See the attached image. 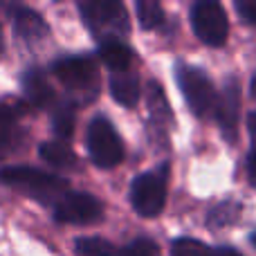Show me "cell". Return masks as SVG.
Segmentation results:
<instances>
[{
	"instance_id": "obj_1",
	"label": "cell",
	"mask_w": 256,
	"mask_h": 256,
	"mask_svg": "<svg viewBox=\"0 0 256 256\" xmlns=\"http://www.w3.org/2000/svg\"><path fill=\"white\" fill-rule=\"evenodd\" d=\"M50 70L58 79V84L68 90L74 104H90L99 97L102 76H99V68L94 58L84 56V54L63 56L54 61Z\"/></svg>"
},
{
	"instance_id": "obj_2",
	"label": "cell",
	"mask_w": 256,
	"mask_h": 256,
	"mask_svg": "<svg viewBox=\"0 0 256 256\" xmlns=\"http://www.w3.org/2000/svg\"><path fill=\"white\" fill-rule=\"evenodd\" d=\"M0 184L12 186L38 202L52 204V207L70 191L63 178L32 166H2L0 168Z\"/></svg>"
},
{
	"instance_id": "obj_3",
	"label": "cell",
	"mask_w": 256,
	"mask_h": 256,
	"mask_svg": "<svg viewBox=\"0 0 256 256\" xmlns=\"http://www.w3.org/2000/svg\"><path fill=\"white\" fill-rule=\"evenodd\" d=\"M79 12L84 18L86 27L94 38L110 43V40H122L130 32V20L128 12L117 0H104V2H79Z\"/></svg>"
},
{
	"instance_id": "obj_4",
	"label": "cell",
	"mask_w": 256,
	"mask_h": 256,
	"mask_svg": "<svg viewBox=\"0 0 256 256\" xmlns=\"http://www.w3.org/2000/svg\"><path fill=\"white\" fill-rule=\"evenodd\" d=\"M176 79L178 86L182 90L189 110L194 112L200 120L207 117H216V108H218V92L214 88V81L207 76V72L200 70L194 66H184L178 63L176 68Z\"/></svg>"
},
{
	"instance_id": "obj_5",
	"label": "cell",
	"mask_w": 256,
	"mask_h": 256,
	"mask_svg": "<svg viewBox=\"0 0 256 256\" xmlns=\"http://www.w3.org/2000/svg\"><path fill=\"white\" fill-rule=\"evenodd\" d=\"M166 180H168V164L160 171L142 173L130 184V204L140 216L155 218L164 212L166 204Z\"/></svg>"
},
{
	"instance_id": "obj_6",
	"label": "cell",
	"mask_w": 256,
	"mask_h": 256,
	"mask_svg": "<svg viewBox=\"0 0 256 256\" xmlns=\"http://www.w3.org/2000/svg\"><path fill=\"white\" fill-rule=\"evenodd\" d=\"M86 144H88L90 160L102 168H112L124 160V142L112 122L106 117H94L88 124Z\"/></svg>"
},
{
	"instance_id": "obj_7",
	"label": "cell",
	"mask_w": 256,
	"mask_h": 256,
	"mask_svg": "<svg viewBox=\"0 0 256 256\" xmlns=\"http://www.w3.org/2000/svg\"><path fill=\"white\" fill-rule=\"evenodd\" d=\"M191 27L196 36L209 48H220L225 45L230 36V20L220 2L216 0H198L191 7Z\"/></svg>"
},
{
	"instance_id": "obj_8",
	"label": "cell",
	"mask_w": 256,
	"mask_h": 256,
	"mask_svg": "<svg viewBox=\"0 0 256 256\" xmlns=\"http://www.w3.org/2000/svg\"><path fill=\"white\" fill-rule=\"evenodd\" d=\"M54 220L63 225H90L104 216V204L99 198L86 191H68L52 207Z\"/></svg>"
},
{
	"instance_id": "obj_9",
	"label": "cell",
	"mask_w": 256,
	"mask_h": 256,
	"mask_svg": "<svg viewBox=\"0 0 256 256\" xmlns=\"http://www.w3.org/2000/svg\"><path fill=\"white\" fill-rule=\"evenodd\" d=\"M238 117H240V84L236 76H230L218 94L216 122L220 126V132L227 142H236L238 135Z\"/></svg>"
},
{
	"instance_id": "obj_10",
	"label": "cell",
	"mask_w": 256,
	"mask_h": 256,
	"mask_svg": "<svg viewBox=\"0 0 256 256\" xmlns=\"http://www.w3.org/2000/svg\"><path fill=\"white\" fill-rule=\"evenodd\" d=\"M9 16H12V25L16 36L27 45H38L50 36V27L43 20L38 12L22 4H14L9 7Z\"/></svg>"
},
{
	"instance_id": "obj_11",
	"label": "cell",
	"mask_w": 256,
	"mask_h": 256,
	"mask_svg": "<svg viewBox=\"0 0 256 256\" xmlns=\"http://www.w3.org/2000/svg\"><path fill=\"white\" fill-rule=\"evenodd\" d=\"M20 86H22V92H25V102L30 104L32 108H43L52 106L56 104V97H54V90H52V84H50L48 74H45L40 68H27L25 74L20 79Z\"/></svg>"
},
{
	"instance_id": "obj_12",
	"label": "cell",
	"mask_w": 256,
	"mask_h": 256,
	"mask_svg": "<svg viewBox=\"0 0 256 256\" xmlns=\"http://www.w3.org/2000/svg\"><path fill=\"white\" fill-rule=\"evenodd\" d=\"M110 94L122 106L135 108L142 97V86H140L137 72H132V70L110 72Z\"/></svg>"
},
{
	"instance_id": "obj_13",
	"label": "cell",
	"mask_w": 256,
	"mask_h": 256,
	"mask_svg": "<svg viewBox=\"0 0 256 256\" xmlns=\"http://www.w3.org/2000/svg\"><path fill=\"white\" fill-rule=\"evenodd\" d=\"M146 99H148L150 126L162 128V130L166 132V128L173 124V112H171V108H168V102H166V97H164V90L158 81H148Z\"/></svg>"
},
{
	"instance_id": "obj_14",
	"label": "cell",
	"mask_w": 256,
	"mask_h": 256,
	"mask_svg": "<svg viewBox=\"0 0 256 256\" xmlns=\"http://www.w3.org/2000/svg\"><path fill=\"white\" fill-rule=\"evenodd\" d=\"M99 58L104 61V66L110 68L112 72H124L132 70V61H135V54L122 40H110V43H102L99 48Z\"/></svg>"
},
{
	"instance_id": "obj_15",
	"label": "cell",
	"mask_w": 256,
	"mask_h": 256,
	"mask_svg": "<svg viewBox=\"0 0 256 256\" xmlns=\"http://www.w3.org/2000/svg\"><path fill=\"white\" fill-rule=\"evenodd\" d=\"M76 124V104L72 99L56 102L52 108V130L61 142L70 140Z\"/></svg>"
},
{
	"instance_id": "obj_16",
	"label": "cell",
	"mask_w": 256,
	"mask_h": 256,
	"mask_svg": "<svg viewBox=\"0 0 256 256\" xmlns=\"http://www.w3.org/2000/svg\"><path fill=\"white\" fill-rule=\"evenodd\" d=\"M38 155L50 166L76 168V155L66 142H43V144L38 146Z\"/></svg>"
},
{
	"instance_id": "obj_17",
	"label": "cell",
	"mask_w": 256,
	"mask_h": 256,
	"mask_svg": "<svg viewBox=\"0 0 256 256\" xmlns=\"http://www.w3.org/2000/svg\"><path fill=\"white\" fill-rule=\"evenodd\" d=\"M238 218H240V204L234 202V200H222L220 204H216V207L209 212L207 225L212 227V230H222V227L234 225Z\"/></svg>"
},
{
	"instance_id": "obj_18",
	"label": "cell",
	"mask_w": 256,
	"mask_h": 256,
	"mask_svg": "<svg viewBox=\"0 0 256 256\" xmlns=\"http://www.w3.org/2000/svg\"><path fill=\"white\" fill-rule=\"evenodd\" d=\"M74 250L79 256H122V250H117L112 243L99 238V236H86L76 238Z\"/></svg>"
},
{
	"instance_id": "obj_19",
	"label": "cell",
	"mask_w": 256,
	"mask_h": 256,
	"mask_svg": "<svg viewBox=\"0 0 256 256\" xmlns=\"http://www.w3.org/2000/svg\"><path fill=\"white\" fill-rule=\"evenodd\" d=\"M25 144H27V130H22V128L12 126L0 130V162L20 153L25 148Z\"/></svg>"
},
{
	"instance_id": "obj_20",
	"label": "cell",
	"mask_w": 256,
	"mask_h": 256,
	"mask_svg": "<svg viewBox=\"0 0 256 256\" xmlns=\"http://www.w3.org/2000/svg\"><path fill=\"white\" fill-rule=\"evenodd\" d=\"M137 16H140V25L144 30H158L164 25V9L155 0H140L137 2Z\"/></svg>"
},
{
	"instance_id": "obj_21",
	"label": "cell",
	"mask_w": 256,
	"mask_h": 256,
	"mask_svg": "<svg viewBox=\"0 0 256 256\" xmlns=\"http://www.w3.org/2000/svg\"><path fill=\"white\" fill-rule=\"evenodd\" d=\"M30 110V104L22 99H0V130L12 128Z\"/></svg>"
},
{
	"instance_id": "obj_22",
	"label": "cell",
	"mask_w": 256,
	"mask_h": 256,
	"mask_svg": "<svg viewBox=\"0 0 256 256\" xmlns=\"http://www.w3.org/2000/svg\"><path fill=\"white\" fill-rule=\"evenodd\" d=\"M209 245L196 238H178L171 243V256H204Z\"/></svg>"
},
{
	"instance_id": "obj_23",
	"label": "cell",
	"mask_w": 256,
	"mask_h": 256,
	"mask_svg": "<svg viewBox=\"0 0 256 256\" xmlns=\"http://www.w3.org/2000/svg\"><path fill=\"white\" fill-rule=\"evenodd\" d=\"M122 256H160V248L155 245V240L140 236L122 250Z\"/></svg>"
},
{
	"instance_id": "obj_24",
	"label": "cell",
	"mask_w": 256,
	"mask_h": 256,
	"mask_svg": "<svg viewBox=\"0 0 256 256\" xmlns=\"http://www.w3.org/2000/svg\"><path fill=\"white\" fill-rule=\"evenodd\" d=\"M248 130H250V140H252V148L248 155V176L252 180V184L256 186V112L248 117Z\"/></svg>"
},
{
	"instance_id": "obj_25",
	"label": "cell",
	"mask_w": 256,
	"mask_h": 256,
	"mask_svg": "<svg viewBox=\"0 0 256 256\" xmlns=\"http://www.w3.org/2000/svg\"><path fill=\"white\" fill-rule=\"evenodd\" d=\"M236 12L248 25L256 27V0H236Z\"/></svg>"
},
{
	"instance_id": "obj_26",
	"label": "cell",
	"mask_w": 256,
	"mask_h": 256,
	"mask_svg": "<svg viewBox=\"0 0 256 256\" xmlns=\"http://www.w3.org/2000/svg\"><path fill=\"white\" fill-rule=\"evenodd\" d=\"M204 256H243V254L236 252L234 248H209Z\"/></svg>"
},
{
	"instance_id": "obj_27",
	"label": "cell",
	"mask_w": 256,
	"mask_h": 256,
	"mask_svg": "<svg viewBox=\"0 0 256 256\" xmlns=\"http://www.w3.org/2000/svg\"><path fill=\"white\" fill-rule=\"evenodd\" d=\"M4 52V34H2V25H0V56Z\"/></svg>"
},
{
	"instance_id": "obj_28",
	"label": "cell",
	"mask_w": 256,
	"mask_h": 256,
	"mask_svg": "<svg viewBox=\"0 0 256 256\" xmlns=\"http://www.w3.org/2000/svg\"><path fill=\"white\" fill-rule=\"evenodd\" d=\"M250 90H252V97L256 99V74L252 76V84H250Z\"/></svg>"
},
{
	"instance_id": "obj_29",
	"label": "cell",
	"mask_w": 256,
	"mask_h": 256,
	"mask_svg": "<svg viewBox=\"0 0 256 256\" xmlns=\"http://www.w3.org/2000/svg\"><path fill=\"white\" fill-rule=\"evenodd\" d=\"M252 245H254V248H256V232H254V234H252Z\"/></svg>"
}]
</instances>
